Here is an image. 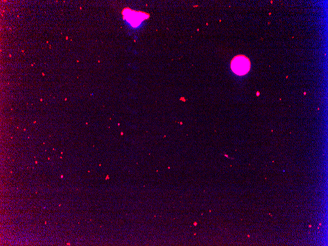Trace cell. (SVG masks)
<instances>
[{
  "instance_id": "cell-1",
  "label": "cell",
  "mask_w": 328,
  "mask_h": 246,
  "mask_svg": "<svg viewBox=\"0 0 328 246\" xmlns=\"http://www.w3.org/2000/svg\"><path fill=\"white\" fill-rule=\"evenodd\" d=\"M250 60L248 57L243 55L234 56L231 61L230 68L236 74L243 76L246 74L250 70Z\"/></svg>"
}]
</instances>
